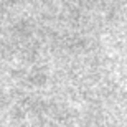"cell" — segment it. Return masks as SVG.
<instances>
[]
</instances>
